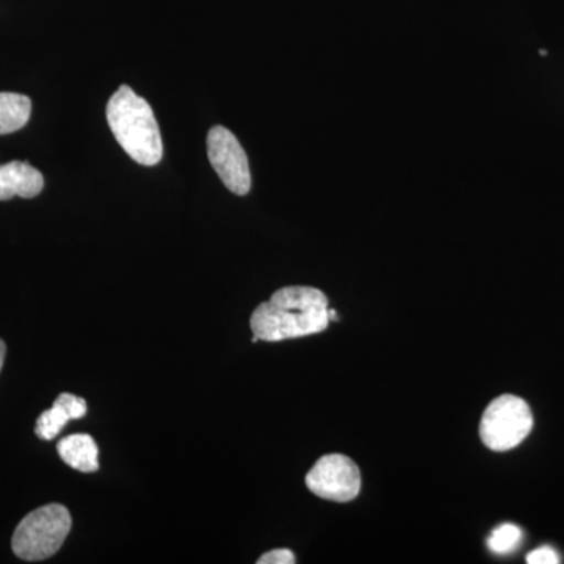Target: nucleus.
I'll list each match as a JSON object with an SVG mask.
<instances>
[{
	"mask_svg": "<svg viewBox=\"0 0 564 564\" xmlns=\"http://www.w3.org/2000/svg\"><path fill=\"white\" fill-rule=\"evenodd\" d=\"M328 299L307 285H291L274 292L251 315L252 334L263 343H281L325 332L329 325Z\"/></svg>",
	"mask_w": 564,
	"mask_h": 564,
	"instance_id": "1",
	"label": "nucleus"
},
{
	"mask_svg": "<svg viewBox=\"0 0 564 564\" xmlns=\"http://www.w3.org/2000/svg\"><path fill=\"white\" fill-rule=\"evenodd\" d=\"M107 122L126 154L144 166L162 161L161 129L147 99L128 85H121L107 104Z\"/></svg>",
	"mask_w": 564,
	"mask_h": 564,
	"instance_id": "2",
	"label": "nucleus"
},
{
	"mask_svg": "<svg viewBox=\"0 0 564 564\" xmlns=\"http://www.w3.org/2000/svg\"><path fill=\"white\" fill-rule=\"evenodd\" d=\"M69 511L63 505L51 503L25 516L14 530L11 547L24 562H43L61 551L70 532Z\"/></svg>",
	"mask_w": 564,
	"mask_h": 564,
	"instance_id": "3",
	"label": "nucleus"
},
{
	"mask_svg": "<svg viewBox=\"0 0 564 564\" xmlns=\"http://www.w3.org/2000/svg\"><path fill=\"white\" fill-rule=\"evenodd\" d=\"M533 429V414L525 400L505 393L486 408L480 422V437L494 452L518 447Z\"/></svg>",
	"mask_w": 564,
	"mask_h": 564,
	"instance_id": "4",
	"label": "nucleus"
},
{
	"mask_svg": "<svg viewBox=\"0 0 564 564\" xmlns=\"http://www.w3.org/2000/svg\"><path fill=\"white\" fill-rule=\"evenodd\" d=\"M207 155L215 173L234 195L251 191V172L247 152L229 129L215 126L207 133Z\"/></svg>",
	"mask_w": 564,
	"mask_h": 564,
	"instance_id": "5",
	"label": "nucleus"
},
{
	"mask_svg": "<svg viewBox=\"0 0 564 564\" xmlns=\"http://www.w3.org/2000/svg\"><path fill=\"white\" fill-rule=\"evenodd\" d=\"M306 486L321 499L350 502L361 491V473L348 456L325 455L306 475Z\"/></svg>",
	"mask_w": 564,
	"mask_h": 564,
	"instance_id": "6",
	"label": "nucleus"
},
{
	"mask_svg": "<svg viewBox=\"0 0 564 564\" xmlns=\"http://www.w3.org/2000/svg\"><path fill=\"white\" fill-rule=\"evenodd\" d=\"M43 188V174L29 163L14 161L0 165V202H9L13 196L35 198Z\"/></svg>",
	"mask_w": 564,
	"mask_h": 564,
	"instance_id": "7",
	"label": "nucleus"
},
{
	"mask_svg": "<svg viewBox=\"0 0 564 564\" xmlns=\"http://www.w3.org/2000/svg\"><path fill=\"white\" fill-rule=\"evenodd\" d=\"M87 414V402L73 393H61L51 410L44 411L36 421L35 433L40 440L52 441L73 419Z\"/></svg>",
	"mask_w": 564,
	"mask_h": 564,
	"instance_id": "8",
	"label": "nucleus"
},
{
	"mask_svg": "<svg viewBox=\"0 0 564 564\" xmlns=\"http://www.w3.org/2000/svg\"><path fill=\"white\" fill-rule=\"evenodd\" d=\"M57 451L63 462L79 473H96L99 469V448L90 434L63 437Z\"/></svg>",
	"mask_w": 564,
	"mask_h": 564,
	"instance_id": "9",
	"label": "nucleus"
},
{
	"mask_svg": "<svg viewBox=\"0 0 564 564\" xmlns=\"http://www.w3.org/2000/svg\"><path fill=\"white\" fill-rule=\"evenodd\" d=\"M31 98L18 93H0V135L20 131L31 120Z\"/></svg>",
	"mask_w": 564,
	"mask_h": 564,
	"instance_id": "10",
	"label": "nucleus"
},
{
	"mask_svg": "<svg viewBox=\"0 0 564 564\" xmlns=\"http://www.w3.org/2000/svg\"><path fill=\"white\" fill-rule=\"evenodd\" d=\"M521 543L522 530L514 524H502L489 536L488 547L496 555H510Z\"/></svg>",
	"mask_w": 564,
	"mask_h": 564,
	"instance_id": "11",
	"label": "nucleus"
},
{
	"mask_svg": "<svg viewBox=\"0 0 564 564\" xmlns=\"http://www.w3.org/2000/svg\"><path fill=\"white\" fill-rule=\"evenodd\" d=\"M527 563L529 564H558L560 555L555 549L543 545V547L534 549L527 555Z\"/></svg>",
	"mask_w": 564,
	"mask_h": 564,
	"instance_id": "12",
	"label": "nucleus"
},
{
	"mask_svg": "<svg viewBox=\"0 0 564 564\" xmlns=\"http://www.w3.org/2000/svg\"><path fill=\"white\" fill-rule=\"evenodd\" d=\"M295 555L289 549H276V551L267 552L258 560V564H293Z\"/></svg>",
	"mask_w": 564,
	"mask_h": 564,
	"instance_id": "13",
	"label": "nucleus"
},
{
	"mask_svg": "<svg viewBox=\"0 0 564 564\" xmlns=\"http://www.w3.org/2000/svg\"><path fill=\"white\" fill-rule=\"evenodd\" d=\"M6 352H7L6 343H3L2 339H0V370H2L3 361H6Z\"/></svg>",
	"mask_w": 564,
	"mask_h": 564,
	"instance_id": "14",
	"label": "nucleus"
},
{
	"mask_svg": "<svg viewBox=\"0 0 564 564\" xmlns=\"http://www.w3.org/2000/svg\"><path fill=\"white\" fill-rule=\"evenodd\" d=\"M328 315H329V322H336L337 321L336 311L329 310L328 311Z\"/></svg>",
	"mask_w": 564,
	"mask_h": 564,
	"instance_id": "15",
	"label": "nucleus"
}]
</instances>
